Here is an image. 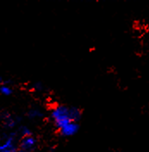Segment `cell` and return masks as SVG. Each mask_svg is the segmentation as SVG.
Masks as SVG:
<instances>
[{
    "label": "cell",
    "instance_id": "cell-1",
    "mask_svg": "<svg viewBox=\"0 0 149 152\" xmlns=\"http://www.w3.org/2000/svg\"><path fill=\"white\" fill-rule=\"evenodd\" d=\"M82 117V111L77 106H68L65 104H58L50 113V118L57 130H60L70 122H77Z\"/></svg>",
    "mask_w": 149,
    "mask_h": 152
},
{
    "label": "cell",
    "instance_id": "cell-2",
    "mask_svg": "<svg viewBox=\"0 0 149 152\" xmlns=\"http://www.w3.org/2000/svg\"><path fill=\"white\" fill-rule=\"evenodd\" d=\"M36 144H37V140L33 135L23 137H21V139L19 141V149L23 150V151L31 152L36 149Z\"/></svg>",
    "mask_w": 149,
    "mask_h": 152
},
{
    "label": "cell",
    "instance_id": "cell-3",
    "mask_svg": "<svg viewBox=\"0 0 149 152\" xmlns=\"http://www.w3.org/2000/svg\"><path fill=\"white\" fill-rule=\"evenodd\" d=\"M79 124L77 122H70L67 124H65V126H63L62 128H60V130H58V132L60 133V135L61 137H71L73 136L76 135L79 131Z\"/></svg>",
    "mask_w": 149,
    "mask_h": 152
},
{
    "label": "cell",
    "instance_id": "cell-4",
    "mask_svg": "<svg viewBox=\"0 0 149 152\" xmlns=\"http://www.w3.org/2000/svg\"><path fill=\"white\" fill-rule=\"evenodd\" d=\"M17 146L16 145V135L10 134L5 141L0 144V152H17Z\"/></svg>",
    "mask_w": 149,
    "mask_h": 152
},
{
    "label": "cell",
    "instance_id": "cell-5",
    "mask_svg": "<svg viewBox=\"0 0 149 152\" xmlns=\"http://www.w3.org/2000/svg\"><path fill=\"white\" fill-rule=\"evenodd\" d=\"M27 117L29 119H37L41 118L43 117V113L41 110L34 108V109H30L27 113Z\"/></svg>",
    "mask_w": 149,
    "mask_h": 152
},
{
    "label": "cell",
    "instance_id": "cell-6",
    "mask_svg": "<svg viewBox=\"0 0 149 152\" xmlns=\"http://www.w3.org/2000/svg\"><path fill=\"white\" fill-rule=\"evenodd\" d=\"M17 124L16 119H14L11 116L8 115L7 117L4 118V126L7 128H13Z\"/></svg>",
    "mask_w": 149,
    "mask_h": 152
},
{
    "label": "cell",
    "instance_id": "cell-7",
    "mask_svg": "<svg viewBox=\"0 0 149 152\" xmlns=\"http://www.w3.org/2000/svg\"><path fill=\"white\" fill-rule=\"evenodd\" d=\"M0 93L4 96H9V95L12 94L13 90L11 87H9V86L2 84L0 86Z\"/></svg>",
    "mask_w": 149,
    "mask_h": 152
},
{
    "label": "cell",
    "instance_id": "cell-8",
    "mask_svg": "<svg viewBox=\"0 0 149 152\" xmlns=\"http://www.w3.org/2000/svg\"><path fill=\"white\" fill-rule=\"evenodd\" d=\"M19 134L23 137H27V136L32 135V132H31V130L28 128V126H21L19 128Z\"/></svg>",
    "mask_w": 149,
    "mask_h": 152
},
{
    "label": "cell",
    "instance_id": "cell-9",
    "mask_svg": "<svg viewBox=\"0 0 149 152\" xmlns=\"http://www.w3.org/2000/svg\"><path fill=\"white\" fill-rule=\"evenodd\" d=\"M17 152H28V151H23V150H20V149H19V150H17Z\"/></svg>",
    "mask_w": 149,
    "mask_h": 152
}]
</instances>
